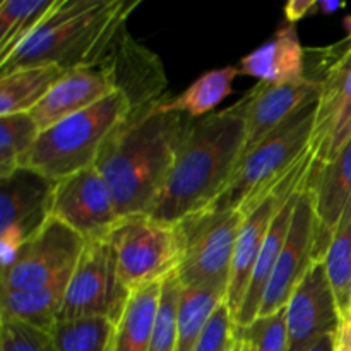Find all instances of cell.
<instances>
[{
    "instance_id": "6da1fadb",
    "label": "cell",
    "mask_w": 351,
    "mask_h": 351,
    "mask_svg": "<svg viewBox=\"0 0 351 351\" xmlns=\"http://www.w3.org/2000/svg\"><path fill=\"white\" fill-rule=\"evenodd\" d=\"M245 141V101L191 119L178 143L171 173L151 216L178 223L208 209L239 167Z\"/></svg>"
},
{
    "instance_id": "7a4b0ae2",
    "label": "cell",
    "mask_w": 351,
    "mask_h": 351,
    "mask_svg": "<svg viewBox=\"0 0 351 351\" xmlns=\"http://www.w3.org/2000/svg\"><path fill=\"white\" fill-rule=\"evenodd\" d=\"M161 101L132 113L108 137L96 160L120 218L151 215L173 168L189 117L168 112Z\"/></svg>"
},
{
    "instance_id": "3957f363",
    "label": "cell",
    "mask_w": 351,
    "mask_h": 351,
    "mask_svg": "<svg viewBox=\"0 0 351 351\" xmlns=\"http://www.w3.org/2000/svg\"><path fill=\"white\" fill-rule=\"evenodd\" d=\"M139 2L57 0L27 40L0 62V74L34 65H99Z\"/></svg>"
},
{
    "instance_id": "277c9868",
    "label": "cell",
    "mask_w": 351,
    "mask_h": 351,
    "mask_svg": "<svg viewBox=\"0 0 351 351\" xmlns=\"http://www.w3.org/2000/svg\"><path fill=\"white\" fill-rule=\"evenodd\" d=\"M132 115L129 99L113 91L91 108L41 130L21 168H29L53 182L95 167L108 137Z\"/></svg>"
},
{
    "instance_id": "5b68a950",
    "label": "cell",
    "mask_w": 351,
    "mask_h": 351,
    "mask_svg": "<svg viewBox=\"0 0 351 351\" xmlns=\"http://www.w3.org/2000/svg\"><path fill=\"white\" fill-rule=\"evenodd\" d=\"M317 98L298 108L283 125L240 161L230 184L208 209H239L245 216L290 175L311 151Z\"/></svg>"
},
{
    "instance_id": "8992f818",
    "label": "cell",
    "mask_w": 351,
    "mask_h": 351,
    "mask_svg": "<svg viewBox=\"0 0 351 351\" xmlns=\"http://www.w3.org/2000/svg\"><path fill=\"white\" fill-rule=\"evenodd\" d=\"M305 75L321 84L311 151L331 163L351 139V38L324 48H305Z\"/></svg>"
},
{
    "instance_id": "52a82bcc",
    "label": "cell",
    "mask_w": 351,
    "mask_h": 351,
    "mask_svg": "<svg viewBox=\"0 0 351 351\" xmlns=\"http://www.w3.org/2000/svg\"><path fill=\"white\" fill-rule=\"evenodd\" d=\"M106 242L115 254L119 274L130 291L161 283L177 273L182 259L178 225L160 221L151 215L123 216Z\"/></svg>"
},
{
    "instance_id": "ba28073f",
    "label": "cell",
    "mask_w": 351,
    "mask_h": 351,
    "mask_svg": "<svg viewBox=\"0 0 351 351\" xmlns=\"http://www.w3.org/2000/svg\"><path fill=\"white\" fill-rule=\"evenodd\" d=\"M245 216L237 211H211L187 216L178 225L182 259L177 269L182 287L213 288L228 293L233 252Z\"/></svg>"
},
{
    "instance_id": "9c48e42d",
    "label": "cell",
    "mask_w": 351,
    "mask_h": 351,
    "mask_svg": "<svg viewBox=\"0 0 351 351\" xmlns=\"http://www.w3.org/2000/svg\"><path fill=\"white\" fill-rule=\"evenodd\" d=\"M132 291L119 274L115 254L106 240H88L65 290L58 321L77 317H122Z\"/></svg>"
},
{
    "instance_id": "30bf717a",
    "label": "cell",
    "mask_w": 351,
    "mask_h": 351,
    "mask_svg": "<svg viewBox=\"0 0 351 351\" xmlns=\"http://www.w3.org/2000/svg\"><path fill=\"white\" fill-rule=\"evenodd\" d=\"M86 240L60 219L50 218L24 242L12 266L0 274V291L45 287L74 271Z\"/></svg>"
},
{
    "instance_id": "8fae6325",
    "label": "cell",
    "mask_w": 351,
    "mask_h": 351,
    "mask_svg": "<svg viewBox=\"0 0 351 351\" xmlns=\"http://www.w3.org/2000/svg\"><path fill=\"white\" fill-rule=\"evenodd\" d=\"M57 182L29 168H16L0 178V250L2 271L12 266L17 252L50 218Z\"/></svg>"
},
{
    "instance_id": "7c38bea8",
    "label": "cell",
    "mask_w": 351,
    "mask_h": 351,
    "mask_svg": "<svg viewBox=\"0 0 351 351\" xmlns=\"http://www.w3.org/2000/svg\"><path fill=\"white\" fill-rule=\"evenodd\" d=\"M50 216L88 240H106L120 219L115 197L96 167L57 182Z\"/></svg>"
},
{
    "instance_id": "4fadbf2b",
    "label": "cell",
    "mask_w": 351,
    "mask_h": 351,
    "mask_svg": "<svg viewBox=\"0 0 351 351\" xmlns=\"http://www.w3.org/2000/svg\"><path fill=\"white\" fill-rule=\"evenodd\" d=\"M315 242H317V215L314 208V194L308 189L307 180L295 206L287 242L278 257L276 267L264 293L259 317H267L287 307L293 291L314 264Z\"/></svg>"
},
{
    "instance_id": "5bb4252c",
    "label": "cell",
    "mask_w": 351,
    "mask_h": 351,
    "mask_svg": "<svg viewBox=\"0 0 351 351\" xmlns=\"http://www.w3.org/2000/svg\"><path fill=\"white\" fill-rule=\"evenodd\" d=\"M288 351H308L341 324L335 293L322 261H314L285 307Z\"/></svg>"
},
{
    "instance_id": "9a60e30c",
    "label": "cell",
    "mask_w": 351,
    "mask_h": 351,
    "mask_svg": "<svg viewBox=\"0 0 351 351\" xmlns=\"http://www.w3.org/2000/svg\"><path fill=\"white\" fill-rule=\"evenodd\" d=\"M99 65L110 72L117 91L129 99L132 113L165 99L168 79L163 64L156 53L134 40L125 26L117 33Z\"/></svg>"
},
{
    "instance_id": "2e32d148",
    "label": "cell",
    "mask_w": 351,
    "mask_h": 351,
    "mask_svg": "<svg viewBox=\"0 0 351 351\" xmlns=\"http://www.w3.org/2000/svg\"><path fill=\"white\" fill-rule=\"evenodd\" d=\"M321 84L308 75L285 84L257 82L249 89L242 96L245 101V141L240 161L283 125L298 108L317 98Z\"/></svg>"
},
{
    "instance_id": "e0dca14e",
    "label": "cell",
    "mask_w": 351,
    "mask_h": 351,
    "mask_svg": "<svg viewBox=\"0 0 351 351\" xmlns=\"http://www.w3.org/2000/svg\"><path fill=\"white\" fill-rule=\"evenodd\" d=\"M308 189L317 215L315 261H322L336 230L351 221V139L331 163L321 167L314 160Z\"/></svg>"
},
{
    "instance_id": "ac0fdd59",
    "label": "cell",
    "mask_w": 351,
    "mask_h": 351,
    "mask_svg": "<svg viewBox=\"0 0 351 351\" xmlns=\"http://www.w3.org/2000/svg\"><path fill=\"white\" fill-rule=\"evenodd\" d=\"M113 91L117 89L112 75L101 65L71 69L31 110L29 115L40 130H45L67 117L91 108Z\"/></svg>"
},
{
    "instance_id": "d6986e66",
    "label": "cell",
    "mask_w": 351,
    "mask_h": 351,
    "mask_svg": "<svg viewBox=\"0 0 351 351\" xmlns=\"http://www.w3.org/2000/svg\"><path fill=\"white\" fill-rule=\"evenodd\" d=\"M239 75H250L261 82L300 81L305 77V48L295 24L285 23L266 45L247 53L237 65Z\"/></svg>"
},
{
    "instance_id": "ffe728a7",
    "label": "cell",
    "mask_w": 351,
    "mask_h": 351,
    "mask_svg": "<svg viewBox=\"0 0 351 351\" xmlns=\"http://www.w3.org/2000/svg\"><path fill=\"white\" fill-rule=\"evenodd\" d=\"M305 184H307V182H305ZM305 184L302 185V187L298 189L283 206H281L276 218L271 223V228L269 232H267L266 240H264L263 250H261L259 261H257L256 269H254L252 280H250L249 290H247L245 298H243L242 308H240L239 315H237L235 319L237 329L249 328V326L259 317L264 293H266V288L267 285H269L271 276H273L274 267H276L278 257H280L285 242H287L288 232H290L291 226V219H293L295 206H297L298 199H300Z\"/></svg>"
},
{
    "instance_id": "44dd1931",
    "label": "cell",
    "mask_w": 351,
    "mask_h": 351,
    "mask_svg": "<svg viewBox=\"0 0 351 351\" xmlns=\"http://www.w3.org/2000/svg\"><path fill=\"white\" fill-rule=\"evenodd\" d=\"M71 274L33 290L0 291V319L19 321L51 331L64 305Z\"/></svg>"
},
{
    "instance_id": "7402d4cb",
    "label": "cell",
    "mask_w": 351,
    "mask_h": 351,
    "mask_svg": "<svg viewBox=\"0 0 351 351\" xmlns=\"http://www.w3.org/2000/svg\"><path fill=\"white\" fill-rule=\"evenodd\" d=\"M161 287L163 281L130 293L125 311L117 322L112 351H149L160 308Z\"/></svg>"
},
{
    "instance_id": "603a6c76",
    "label": "cell",
    "mask_w": 351,
    "mask_h": 351,
    "mask_svg": "<svg viewBox=\"0 0 351 351\" xmlns=\"http://www.w3.org/2000/svg\"><path fill=\"white\" fill-rule=\"evenodd\" d=\"M67 74L57 65H34L0 74V117L29 113Z\"/></svg>"
},
{
    "instance_id": "cb8c5ba5",
    "label": "cell",
    "mask_w": 351,
    "mask_h": 351,
    "mask_svg": "<svg viewBox=\"0 0 351 351\" xmlns=\"http://www.w3.org/2000/svg\"><path fill=\"white\" fill-rule=\"evenodd\" d=\"M239 75V69L228 65L213 69L195 79L185 91L173 98H165L161 106L168 112H178L191 119H202L232 95V82Z\"/></svg>"
},
{
    "instance_id": "d4e9b609",
    "label": "cell",
    "mask_w": 351,
    "mask_h": 351,
    "mask_svg": "<svg viewBox=\"0 0 351 351\" xmlns=\"http://www.w3.org/2000/svg\"><path fill=\"white\" fill-rule=\"evenodd\" d=\"M226 295L213 288L182 287L177 300V351H194L206 326Z\"/></svg>"
},
{
    "instance_id": "484cf974",
    "label": "cell",
    "mask_w": 351,
    "mask_h": 351,
    "mask_svg": "<svg viewBox=\"0 0 351 351\" xmlns=\"http://www.w3.org/2000/svg\"><path fill=\"white\" fill-rule=\"evenodd\" d=\"M117 324L108 317H77L55 322L57 351H112Z\"/></svg>"
},
{
    "instance_id": "4316f807",
    "label": "cell",
    "mask_w": 351,
    "mask_h": 351,
    "mask_svg": "<svg viewBox=\"0 0 351 351\" xmlns=\"http://www.w3.org/2000/svg\"><path fill=\"white\" fill-rule=\"evenodd\" d=\"M341 322L351 319V221L336 230L322 259Z\"/></svg>"
},
{
    "instance_id": "83f0119b",
    "label": "cell",
    "mask_w": 351,
    "mask_h": 351,
    "mask_svg": "<svg viewBox=\"0 0 351 351\" xmlns=\"http://www.w3.org/2000/svg\"><path fill=\"white\" fill-rule=\"evenodd\" d=\"M40 127L29 113L0 117V178L19 168L40 136Z\"/></svg>"
},
{
    "instance_id": "f1b7e54d",
    "label": "cell",
    "mask_w": 351,
    "mask_h": 351,
    "mask_svg": "<svg viewBox=\"0 0 351 351\" xmlns=\"http://www.w3.org/2000/svg\"><path fill=\"white\" fill-rule=\"evenodd\" d=\"M180 281L177 273L168 276L161 287V300L158 308L156 326L149 351H177V300Z\"/></svg>"
},
{
    "instance_id": "f546056e",
    "label": "cell",
    "mask_w": 351,
    "mask_h": 351,
    "mask_svg": "<svg viewBox=\"0 0 351 351\" xmlns=\"http://www.w3.org/2000/svg\"><path fill=\"white\" fill-rule=\"evenodd\" d=\"M0 351H57L50 331L0 319Z\"/></svg>"
},
{
    "instance_id": "4dcf8cb0",
    "label": "cell",
    "mask_w": 351,
    "mask_h": 351,
    "mask_svg": "<svg viewBox=\"0 0 351 351\" xmlns=\"http://www.w3.org/2000/svg\"><path fill=\"white\" fill-rule=\"evenodd\" d=\"M250 338L256 351H288L287 311H280L267 317H257L249 328L237 329Z\"/></svg>"
},
{
    "instance_id": "1f68e13d",
    "label": "cell",
    "mask_w": 351,
    "mask_h": 351,
    "mask_svg": "<svg viewBox=\"0 0 351 351\" xmlns=\"http://www.w3.org/2000/svg\"><path fill=\"white\" fill-rule=\"evenodd\" d=\"M237 339V324L232 311L223 302L206 326L194 351H232Z\"/></svg>"
},
{
    "instance_id": "d6a6232c",
    "label": "cell",
    "mask_w": 351,
    "mask_h": 351,
    "mask_svg": "<svg viewBox=\"0 0 351 351\" xmlns=\"http://www.w3.org/2000/svg\"><path fill=\"white\" fill-rule=\"evenodd\" d=\"M31 5H33V0H2L0 2V43L9 36L10 31L16 27V24Z\"/></svg>"
},
{
    "instance_id": "836d02e7",
    "label": "cell",
    "mask_w": 351,
    "mask_h": 351,
    "mask_svg": "<svg viewBox=\"0 0 351 351\" xmlns=\"http://www.w3.org/2000/svg\"><path fill=\"white\" fill-rule=\"evenodd\" d=\"M315 10V0H290L285 5V19L290 24H297L298 21L307 17Z\"/></svg>"
},
{
    "instance_id": "e575fe53",
    "label": "cell",
    "mask_w": 351,
    "mask_h": 351,
    "mask_svg": "<svg viewBox=\"0 0 351 351\" xmlns=\"http://www.w3.org/2000/svg\"><path fill=\"white\" fill-rule=\"evenodd\" d=\"M332 351H351V319H346L339 324L335 336V350Z\"/></svg>"
},
{
    "instance_id": "d590c367",
    "label": "cell",
    "mask_w": 351,
    "mask_h": 351,
    "mask_svg": "<svg viewBox=\"0 0 351 351\" xmlns=\"http://www.w3.org/2000/svg\"><path fill=\"white\" fill-rule=\"evenodd\" d=\"M345 3L336 2V0H315V10L314 12L322 14V16H329V14H335L336 10L343 9Z\"/></svg>"
},
{
    "instance_id": "8d00e7d4",
    "label": "cell",
    "mask_w": 351,
    "mask_h": 351,
    "mask_svg": "<svg viewBox=\"0 0 351 351\" xmlns=\"http://www.w3.org/2000/svg\"><path fill=\"white\" fill-rule=\"evenodd\" d=\"M232 351H256V345L250 338H247L245 335L237 331V339H235V345H233Z\"/></svg>"
},
{
    "instance_id": "74e56055",
    "label": "cell",
    "mask_w": 351,
    "mask_h": 351,
    "mask_svg": "<svg viewBox=\"0 0 351 351\" xmlns=\"http://www.w3.org/2000/svg\"><path fill=\"white\" fill-rule=\"evenodd\" d=\"M335 336L336 335H329L324 336L319 343H315L308 351H332L335 350Z\"/></svg>"
}]
</instances>
